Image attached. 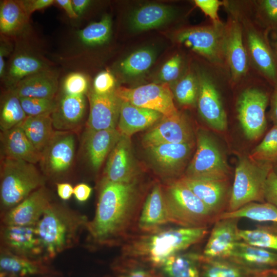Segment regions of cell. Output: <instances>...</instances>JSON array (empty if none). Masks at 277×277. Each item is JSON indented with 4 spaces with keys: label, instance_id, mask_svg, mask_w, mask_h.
<instances>
[{
    "label": "cell",
    "instance_id": "1",
    "mask_svg": "<svg viewBox=\"0 0 277 277\" xmlns=\"http://www.w3.org/2000/svg\"><path fill=\"white\" fill-rule=\"evenodd\" d=\"M95 215L89 221L88 242L95 246L117 245L129 233L142 208L137 181L128 183L101 184Z\"/></svg>",
    "mask_w": 277,
    "mask_h": 277
},
{
    "label": "cell",
    "instance_id": "2",
    "mask_svg": "<svg viewBox=\"0 0 277 277\" xmlns=\"http://www.w3.org/2000/svg\"><path fill=\"white\" fill-rule=\"evenodd\" d=\"M129 239L122 254L133 260L162 267L171 256L200 242L207 234V227H183L144 233Z\"/></svg>",
    "mask_w": 277,
    "mask_h": 277
},
{
    "label": "cell",
    "instance_id": "3",
    "mask_svg": "<svg viewBox=\"0 0 277 277\" xmlns=\"http://www.w3.org/2000/svg\"><path fill=\"white\" fill-rule=\"evenodd\" d=\"M88 222L80 212L51 202L35 226L45 260L49 262L77 245Z\"/></svg>",
    "mask_w": 277,
    "mask_h": 277
},
{
    "label": "cell",
    "instance_id": "4",
    "mask_svg": "<svg viewBox=\"0 0 277 277\" xmlns=\"http://www.w3.org/2000/svg\"><path fill=\"white\" fill-rule=\"evenodd\" d=\"M0 173L1 213L19 204L45 183L44 176L34 164L21 160L2 157Z\"/></svg>",
    "mask_w": 277,
    "mask_h": 277
},
{
    "label": "cell",
    "instance_id": "5",
    "mask_svg": "<svg viewBox=\"0 0 277 277\" xmlns=\"http://www.w3.org/2000/svg\"><path fill=\"white\" fill-rule=\"evenodd\" d=\"M170 223L183 227H203L215 217L202 201L180 179L163 189Z\"/></svg>",
    "mask_w": 277,
    "mask_h": 277
},
{
    "label": "cell",
    "instance_id": "6",
    "mask_svg": "<svg viewBox=\"0 0 277 277\" xmlns=\"http://www.w3.org/2000/svg\"><path fill=\"white\" fill-rule=\"evenodd\" d=\"M273 165L241 157L236 165L233 186L230 194L228 210L236 211L253 202L264 203L265 184Z\"/></svg>",
    "mask_w": 277,
    "mask_h": 277
},
{
    "label": "cell",
    "instance_id": "7",
    "mask_svg": "<svg viewBox=\"0 0 277 277\" xmlns=\"http://www.w3.org/2000/svg\"><path fill=\"white\" fill-rule=\"evenodd\" d=\"M196 149L186 172L185 177L227 181L229 168L219 145L206 132L197 135Z\"/></svg>",
    "mask_w": 277,
    "mask_h": 277
},
{
    "label": "cell",
    "instance_id": "8",
    "mask_svg": "<svg viewBox=\"0 0 277 277\" xmlns=\"http://www.w3.org/2000/svg\"><path fill=\"white\" fill-rule=\"evenodd\" d=\"M115 93L122 101L157 111L165 117L179 113L173 102V93L167 83H151L133 88L120 87L115 89Z\"/></svg>",
    "mask_w": 277,
    "mask_h": 277
},
{
    "label": "cell",
    "instance_id": "9",
    "mask_svg": "<svg viewBox=\"0 0 277 277\" xmlns=\"http://www.w3.org/2000/svg\"><path fill=\"white\" fill-rule=\"evenodd\" d=\"M268 103V95L259 89H247L240 95L236 104L237 116L247 139L256 140L264 133Z\"/></svg>",
    "mask_w": 277,
    "mask_h": 277
},
{
    "label": "cell",
    "instance_id": "10",
    "mask_svg": "<svg viewBox=\"0 0 277 277\" xmlns=\"http://www.w3.org/2000/svg\"><path fill=\"white\" fill-rule=\"evenodd\" d=\"M224 30L222 24L184 29L176 41L210 61L219 63L224 55Z\"/></svg>",
    "mask_w": 277,
    "mask_h": 277
},
{
    "label": "cell",
    "instance_id": "11",
    "mask_svg": "<svg viewBox=\"0 0 277 277\" xmlns=\"http://www.w3.org/2000/svg\"><path fill=\"white\" fill-rule=\"evenodd\" d=\"M75 153V137L72 132L56 131L41 152L39 164L45 175L60 176L71 167Z\"/></svg>",
    "mask_w": 277,
    "mask_h": 277
},
{
    "label": "cell",
    "instance_id": "12",
    "mask_svg": "<svg viewBox=\"0 0 277 277\" xmlns=\"http://www.w3.org/2000/svg\"><path fill=\"white\" fill-rule=\"evenodd\" d=\"M1 249L31 260L48 263L35 226L1 225Z\"/></svg>",
    "mask_w": 277,
    "mask_h": 277
},
{
    "label": "cell",
    "instance_id": "13",
    "mask_svg": "<svg viewBox=\"0 0 277 277\" xmlns=\"http://www.w3.org/2000/svg\"><path fill=\"white\" fill-rule=\"evenodd\" d=\"M47 189L42 186L19 204L1 213V225L35 226L51 204Z\"/></svg>",
    "mask_w": 277,
    "mask_h": 277
},
{
    "label": "cell",
    "instance_id": "14",
    "mask_svg": "<svg viewBox=\"0 0 277 277\" xmlns=\"http://www.w3.org/2000/svg\"><path fill=\"white\" fill-rule=\"evenodd\" d=\"M137 175L130 137L122 135L109 155L101 184L131 183Z\"/></svg>",
    "mask_w": 277,
    "mask_h": 277
},
{
    "label": "cell",
    "instance_id": "15",
    "mask_svg": "<svg viewBox=\"0 0 277 277\" xmlns=\"http://www.w3.org/2000/svg\"><path fill=\"white\" fill-rule=\"evenodd\" d=\"M148 148L164 144L193 143V133L186 118L181 113L163 116L144 135L142 141Z\"/></svg>",
    "mask_w": 277,
    "mask_h": 277
},
{
    "label": "cell",
    "instance_id": "16",
    "mask_svg": "<svg viewBox=\"0 0 277 277\" xmlns=\"http://www.w3.org/2000/svg\"><path fill=\"white\" fill-rule=\"evenodd\" d=\"M199 90L197 100L199 113L212 129L220 132L227 127V119L219 92L209 76L204 72L197 75Z\"/></svg>",
    "mask_w": 277,
    "mask_h": 277
},
{
    "label": "cell",
    "instance_id": "17",
    "mask_svg": "<svg viewBox=\"0 0 277 277\" xmlns=\"http://www.w3.org/2000/svg\"><path fill=\"white\" fill-rule=\"evenodd\" d=\"M239 218L217 219L203 251L208 259L229 258L241 241L238 226Z\"/></svg>",
    "mask_w": 277,
    "mask_h": 277
},
{
    "label": "cell",
    "instance_id": "18",
    "mask_svg": "<svg viewBox=\"0 0 277 277\" xmlns=\"http://www.w3.org/2000/svg\"><path fill=\"white\" fill-rule=\"evenodd\" d=\"M88 96L90 111L87 129L96 131L116 128L122 101L116 95L115 90L103 95L92 90Z\"/></svg>",
    "mask_w": 277,
    "mask_h": 277
},
{
    "label": "cell",
    "instance_id": "19",
    "mask_svg": "<svg viewBox=\"0 0 277 277\" xmlns=\"http://www.w3.org/2000/svg\"><path fill=\"white\" fill-rule=\"evenodd\" d=\"M184 183L205 205L212 215L217 217L224 212L228 204V186L227 181L195 179L183 176Z\"/></svg>",
    "mask_w": 277,
    "mask_h": 277
},
{
    "label": "cell",
    "instance_id": "20",
    "mask_svg": "<svg viewBox=\"0 0 277 277\" xmlns=\"http://www.w3.org/2000/svg\"><path fill=\"white\" fill-rule=\"evenodd\" d=\"M193 143L164 144L147 148L154 164L162 173L173 175L185 165L191 153Z\"/></svg>",
    "mask_w": 277,
    "mask_h": 277
},
{
    "label": "cell",
    "instance_id": "21",
    "mask_svg": "<svg viewBox=\"0 0 277 277\" xmlns=\"http://www.w3.org/2000/svg\"><path fill=\"white\" fill-rule=\"evenodd\" d=\"M224 55L233 80H238L245 74L248 68L247 54L241 26L235 20L231 21L225 28Z\"/></svg>",
    "mask_w": 277,
    "mask_h": 277
},
{
    "label": "cell",
    "instance_id": "22",
    "mask_svg": "<svg viewBox=\"0 0 277 277\" xmlns=\"http://www.w3.org/2000/svg\"><path fill=\"white\" fill-rule=\"evenodd\" d=\"M86 110L84 95L64 93L51 114L53 126L56 131L72 132L81 124Z\"/></svg>",
    "mask_w": 277,
    "mask_h": 277
},
{
    "label": "cell",
    "instance_id": "23",
    "mask_svg": "<svg viewBox=\"0 0 277 277\" xmlns=\"http://www.w3.org/2000/svg\"><path fill=\"white\" fill-rule=\"evenodd\" d=\"M170 223L163 188L160 184L153 186L144 203L137 222V227L144 233L159 230Z\"/></svg>",
    "mask_w": 277,
    "mask_h": 277
},
{
    "label": "cell",
    "instance_id": "24",
    "mask_svg": "<svg viewBox=\"0 0 277 277\" xmlns=\"http://www.w3.org/2000/svg\"><path fill=\"white\" fill-rule=\"evenodd\" d=\"M2 157L23 160L33 164L39 163L41 153L28 139L21 125L1 132Z\"/></svg>",
    "mask_w": 277,
    "mask_h": 277
},
{
    "label": "cell",
    "instance_id": "25",
    "mask_svg": "<svg viewBox=\"0 0 277 277\" xmlns=\"http://www.w3.org/2000/svg\"><path fill=\"white\" fill-rule=\"evenodd\" d=\"M121 136L116 128L96 131L87 129L84 147L87 159L94 170L99 169Z\"/></svg>",
    "mask_w": 277,
    "mask_h": 277
},
{
    "label": "cell",
    "instance_id": "26",
    "mask_svg": "<svg viewBox=\"0 0 277 277\" xmlns=\"http://www.w3.org/2000/svg\"><path fill=\"white\" fill-rule=\"evenodd\" d=\"M163 116L157 111L122 101L116 129L121 135L130 137L134 133L157 123Z\"/></svg>",
    "mask_w": 277,
    "mask_h": 277
},
{
    "label": "cell",
    "instance_id": "27",
    "mask_svg": "<svg viewBox=\"0 0 277 277\" xmlns=\"http://www.w3.org/2000/svg\"><path fill=\"white\" fill-rule=\"evenodd\" d=\"M12 89L19 97L54 99L58 89L57 75L48 68L23 78Z\"/></svg>",
    "mask_w": 277,
    "mask_h": 277
},
{
    "label": "cell",
    "instance_id": "28",
    "mask_svg": "<svg viewBox=\"0 0 277 277\" xmlns=\"http://www.w3.org/2000/svg\"><path fill=\"white\" fill-rule=\"evenodd\" d=\"M48 263L31 260L1 249V277H39L52 274Z\"/></svg>",
    "mask_w": 277,
    "mask_h": 277
},
{
    "label": "cell",
    "instance_id": "29",
    "mask_svg": "<svg viewBox=\"0 0 277 277\" xmlns=\"http://www.w3.org/2000/svg\"><path fill=\"white\" fill-rule=\"evenodd\" d=\"M175 9L160 4H149L135 10L129 19L130 28L143 31L159 27L170 21L176 15Z\"/></svg>",
    "mask_w": 277,
    "mask_h": 277
},
{
    "label": "cell",
    "instance_id": "30",
    "mask_svg": "<svg viewBox=\"0 0 277 277\" xmlns=\"http://www.w3.org/2000/svg\"><path fill=\"white\" fill-rule=\"evenodd\" d=\"M237 264L261 269L277 267V252L249 245L242 241L229 258Z\"/></svg>",
    "mask_w": 277,
    "mask_h": 277
},
{
    "label": "cell",
    "instance_id": "31",
    "mask_svg": "<svg viewBox=\"0 0 277 277\" xmlns=\"http://www.w3.org/2000/svg\"><path fill=\"white\" fill-rule=\"evenodd\" d=\"M247 39L249 51L254 64L263 74L276 84V64L266 42L258 32L252 29L247 31Z\"/></svg>",
    "mask_w": 277,
    "mask_h": 277
},
{
    "label": "cell",
    "instance_id": "32",
    "mask_svg": "<svg viewBox=\"0 0 277 277\" xmlns=\"http://www.w3.org/2000/svg\"><path fill=\"white\" fill-rule=\"evenodd\" d=\"M51 114L27 116L20 124L28 139L41 153L56 131Z\"/></svg>",
    "mask_w": 277,
    "mask_h": 277
},
{
    "label": "cell",
    "instance_id": "33",
    "mask_svg": "<svg viewBox=\"0 0 277 277\" xmlns=\"http://www.w3.org/2000/svg\"><path fill=\"white\" fill-rule=\"evenodd\" d=\"M30 16L22 1L5 0L0 5V31L6 35L20 32L27 26Z\"/></svg>",
    "mask_w": 277,
    "mask_h": 277
},
{
    "label": "cell",
    "instance_id": "34",
    "mask_svg": "<svg viewBox=\"0 0 277 277\" xmlns=\"http://www.w3.org/2000/svg\"><path fill=\"white\" fill-rule=\"evenodd\" d=\"M48 69L43 61L34 56L22 54L12 60L6 76V83L13 89L23 78Z\"/></svg>",
    "mask_w": 277,
    "mask_h": 277
},
{
    "label": "cell",
    "instance_id": "35",
    "mask_svg": "<svg viewBox=\"0 0 277 277\" xmlns=\"http://www.w3.org/2000/svg\"><path fill=\"white\" fill-rule=\"evenodd\" d=\"M201 256L195 253L175 254L161 267L168 277H200L197 263Z\"/></svg>",
    "mask_w": 277,
    "mask_h": 277
},
{
    "label": "cell",
    "instance_id": "36",
    "mask_svg": "<svg viewBox=\"0 0 277 277\" xmlns=\"http://www.w3.org/2000/svg\"><path fill=\"white\" fill-rule=\"evenodd\" d=\"M27 117L19 96L13 90L10 89L1 101V131H4L21 124Z\"/></svg>",
    "mask_w": 277,
    "mask_h": 277
},
{
    "label": "cell",
    "instance_id": "37",
    "mask_svg": "<svg viewBox=\"0 0 277 277\" xmlns=\"http://www.w3.org/2000/svg\"><path fill=\"white\" fill-rule=\"evenodd\" d=\"M242 217L257 222H271L277 224V207L266 202H253L236 211L224 212L216 220Z\"/></svg>",
    "mask_w": 277,
    "mask_h": 277
},
{
    "label": "cell",
    "instance_id": "38",
    "mask_svg": "<svg viewBox=\"0 0 277 277\" xmlns=\"http://www.w3.org/2000/svg\"><path fill=\"white\" fill-rule=\"evenodd\" d=\"M156 56L151 48H145L133 52L122 61L120 68L124 75L135 76L146 72L152 66Z\"/></svg>",
    "mask_w": 277,
    "mask_h": 277
},
{
    "label": "cell",
    "instance_id": "39",
    "mask_svg": "<svg viewBox=\"0 0 277 277\" xmlns=\"http://www.w3.org/2000/svg\"><path fill=\"white\" fill-rule=\"evenodd\" d=\"M239 235L241 241L249 245L277 252V226L240 229Z\"/></svg>",
    "mask_w": 277,
    "mask_h": 277
},
{
    "label": "cell",
    "instance_id": "40",
    "mask_svg": "<svg viewBox=\"0 0 277 277\" xmlns=\"http://www.w3.org/2000/svg\"><path fill=\"white\" fill-rule=\"evenodd\" d=\"M111 33V19L109 15H104L97 22L90 24L77 32L80 41L87 46H95L106 43Z\"/></svg>",
    "mask_w": 277,
    "mask_h": 277
},
{
    "label": "cell",
    "instance_id": "41",
    "mask_svg": "<svg viewBox=\"0 0 277 277\" xmlns=\"http://www.w3.org/2000/svg\"><path fill=\"white\" fill-rule=\"evenodd\" d=\"M199 90L197 76L189 72L177 82L173 93L179 104L190 106L194 105L197 102Z\"/></svg>",
    "mask_w": 277,
    "mask_h": 277
},
{
    "label": "cell",
    "instance_id": "42",
    "mask_svg": "<svg viewBox=\"0 0 277 277\" xmlns=\"http://www.w3.org/2000/svg\"><path fill=\"white\" fill-rule=\"evenodd\" d=\"M249 157L253 160L277 164V126H274L261 142L251 152Z\"/></svg>",
    "mask_w": 277,
    "mask_h": 277
},
{
    "label": "cell",
    "instance_id": "43",
    "mask_svg": "<svg viewBox=\"0 0 277 277\" xmlns=\"http://www.w3.org/2000/svg\"><path fill=\"white\" fill-rule=\"evenodd\" d=\"M205 263L204 277H245L242 269L238 265L220 259H208L202 256Z\"/></svg>",
    "mask_w": 277,
    "mask_h": 277
},
{
    "label": "cell",
    "instance_id": "44",
    "mask_svg": "<svg viewBox=\"0 0 277 277\" xmlns=\"http://www.w3.org/2000/svg\"><path fill=\"white\" fill-rule=\"evenodd\" d=\"M19 100L23 109L27 116L52 113L57 105V102L54 99L19 97Z\"/></svg>",
    "mask_w": 277,
    "mask_h": 277
},
{
    "label": "cell",
    "instance_id": "45",
    "mask_svg": "<svg viewBox=\"0 0 277 277\" xmlns=\"http://www.w3.org/2000/svg\"><path fill=\"white\" fill-rule=\"evenodd\" d=\"M86 77L79 72L68 74L63 84V92L70 95H84L88 89Z\"/></svg>",
    "mask_w": 277,
    "mask_h": 277
},
{
    "label": "cell",
    "instance_id": "46",
    "mask_svg": "<svg viewBox=\"0 0 277 277\" xmlns=\"http://www.w3.org/2000/svg\"><path fill=\"white\" fill-rule=\"evenodd\" d=\"M182 66V58L176 54L168 60L162 66L159 78L163 83L168 84L174 81L179 76Z\"/></svg>",
    "mask_w": 277,
    "mask_h": 277
},
{
    "label": "cell",
    "instance_id": "47",
    "mask_svg": "<svg viewBox=\"0 0 277 277\" xmlns=\"http://www.w3.org/2000/svg\"><path fill=\"white\" fill-rule=\"evenodd\" d=\"M114 86L115 80L113 75L109 71H104L95 76L92 90L98 94H106L114 91Z\"/></svg>",
    "mask_w": 277,
    "mask_h": 277
},
{
    "label": "cell",
    "instance_id": "48",
    "mask_svg": "<svg viewBox=\"0 0 277 277\" xmlns=\"http://www.w3.org/2000/svg\"><path fill=\"white\" fill-rule=\"evenodd\" d=\"M264 200L277 207V174L273 168L266 179L264 192Z\"/></svg>",
    "mask_w": 277,
    "mask_h": 277
},
{
    "label": "cell",
    "instance_id": "49",
    "mask_svg": "<svg viewBox=\"0 0 277 277\" xmlns=\"http://www.w3.org/2000/svg\"><path fill=\"white\" fill-rule=\"evenodd\" d=\"M194 3L206 15L214 22V24H221L218 16V10L222 3L217 0H195Z\"/></svg>",
    "mask_w": 277,
    "mask_h": 277
},
{
    "label": "cell",
    "instance_id": "50",
    "mask_svg": "<svg viewBox=\"0 0 277 277\" xmlns=\"http://www.w3.org/2000/svg\"><path fill=\"white\" fill-rule=\"evenodd\" d=\"M25 9L30 16L36 10L44 9L55 3L54 0H26L22 1Z\"/></svg>",
    "mask_w": 277,
    "mask_h": 277
},
{
    "label": "cell",
    "instance_id": "51",
    "mask_svg": "<svg viewBox=\"0 0 277 277\" xmlns=\"http://www.w3.org/2000/svg\"><path fill=\"white\" fill-rule=\"evenodd\" d=\"M92 188L85 183L76 185L73 189V194L77 201L80 202L86 201L92 192Z\"/></svg>",
    "mask_w": 277,
    "mask_h": 277
},
{
    "label": "cell",
    "instance_id": "52",
    "mask_svg": "<svg viewBox=\"0 0 277 277\" xmlns=\"http://www.w3.org/2000/svg\"><path fill=\"white\" fill-rule=\"evenodd\" d=\"M262 4L268 18L273 22H277V0H265Z\"/></svg>",
    "mask_w": 277,
    "mask_h": 277
},
{
    "label": "cell",
    "instance_id": "53",
    "mask_svg": "<svg viewBox=\"0 0 277 277\" xmlns=\"http://www.w3.org/2000/svg\"><path fill=\"white\" fill-rule=\"evenodd\" d=\"M56 189L58 196L63 200H68L73 194L74 188L70 183H56Z\"/></svg>",
    "mask_w": 277,
    "mask_h": 277
},
{
    "label": "cell",
    "instance_id": "54",
    "mask_svg": "<svg viewBox=\"0 0 277 277\" xmlns=\"http://www.w3.org/2000/svg\"><path fill=\"white\" fill-rule=\"evenodd\" d=\"M118 277H150V274L144 268L135 267L126 270Z\"/></svg>",
    "mask_w": 277,
    "mask_h": 277
},
{
    "label": "cell",
    "instance_id": "55",
    "mask_svg": "<svg viewBox=\"0 0 277 277\" xmlns=\"http://www.w3.org/2000/svg\"><path fill=\"white\" fill-rule=\"evenodd\" d=\"M269 117L274 126H277V83L270 98V109Z\"/></svg>",
    "mask_w": 277,
    "mask_h": 277
},
{
    "label": "cell",
    "instance_id": "56",
    "mask_svg": "<svg viewBox=\"0 0 277 277\" xmlns=\"http://www.w3.org/2000/svg\"><path fill=\"white\" fill-rule=\"evenodd\" d=\"M55 3L65 10L69 17L77 18L78 17L74 10L71 0H56Z\"/></svg>",
    "mask_w": 277,
    "mask_h": 277
},
{
    "label": "cell",
    "instance_id": "57",
    "mask_svg": "<svg viewBox=\"0 0 277 277\" xmlns=\"http://www.w3.org/2000/svg\"><path fill=\"white\" fill-rule=\"evenodd\" d=\"M72 3L75 13L79 16L87 9L91 1L89 0H72Z\"/></svg>",
    "mask_w": 277,
    "mask_h": 277
},
{
    "label": "cell",
    "instance_id": "58",
    "mask_svg": "<svg viewBox=\"0 0 277 277\" xmlns=\"http://www.w3.org/2000/svg\"><path fill=\"white\" fill-rule=\"evenodd\" d=\"M254 277H277V267L261 269L256 272Z\"/></svg>",
    "mask_w": 277,
    "mask_h": 277
},
{
    "label": "cell",
    "instance_id": "59",
    "mask_svg": "<svg viewBox=\"0 0 277 277\" xmlns=\"http://www.w3.org/2000/svg\"><path fill=\"white\" fill-rule=\"evenodd\" d=\"M6 47V46L2 45V46H1L0 48V76L2 77L4 76L5 72L4 56L6 54L7 51H8Z\"/></svg>",
    "mask_w": 277,
    "mask_h": 277
},
{
    "label": "cell",
    "instance_id": "60",
    "mask_svg": "<svg viewBox=\"0 0 277 277\" xmlns=\"http://www.w3.org/2000/svg\"><path fill=\"white\" fill-rule=\"evenodd\" d=\"M273 170L274 172L277 174V164L273 165Z\"/></svg>",
    "mask_w": 277,
    "mask_h": 277
},
{
    "label": "cell",
    "instance_id": "61",
    "mask_svg": "<svg viewBox=\"0 0 277 277\" xmlns=\"http://www.w3.org/2000/svg\"><path fill=\"white\" fill-rule=\"evenodd\" d=\"M275 47H276V49L277 50V37L275 39Z\"/></svg>",
    "mask_w": 277,
    "mask_h": 277
}]
</instances>
